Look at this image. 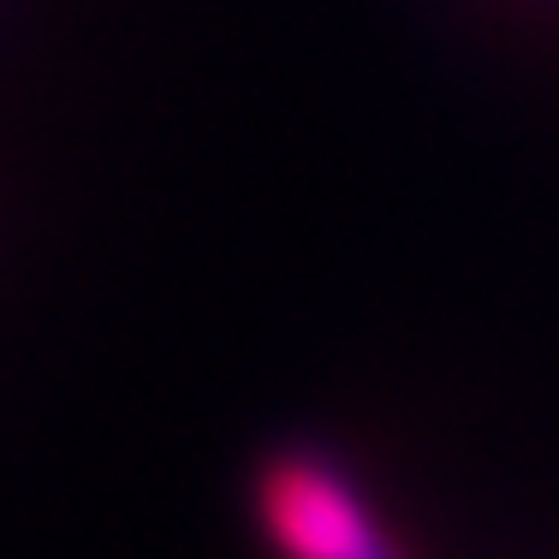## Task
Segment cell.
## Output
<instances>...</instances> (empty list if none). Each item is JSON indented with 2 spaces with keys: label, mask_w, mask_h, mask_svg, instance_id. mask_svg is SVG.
<instances>
[{
  "label": "cell",
  "mask_w": 559,
  "mask_h": 559,
  "mask_svg": "<svg viewBox=\"0 0 559 559\" xmlns=\"http://www.w3.org/2000/svg\"><path fill=\"white\" fill-rule=\"evenodd\" d=\"M262 524L286 559H405L364 488L322 452H292L269 464Z\"/></svg>",
  "instance_id": "cell-1"
}]
</instances>
